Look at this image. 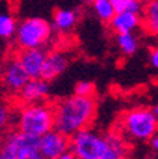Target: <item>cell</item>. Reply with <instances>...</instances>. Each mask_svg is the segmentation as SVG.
<instances>
[{
  "mask_svg": "<svg viewBox=\"0 0 158 159\" xmlns=\"http://www.w3.org/2000/svg\"><path fill=\"white\" fill-rule=\"evenodd\" d=\"M77 159H127L128 145L120 134H103L87 126L70 136V149Z\"/></svg>",
  "mask_w": 158,
  "mask_h": 159,
  "instance_id": "1",
  "label": "cell"
},
{
  "mask_svg": "<svg viewBox=\"0 0 158 159\" xmlns=\"http://www.w3.org/2000/svg\"><path fill=\"white\" fill-rule=\"evenodd\" d=\"M54 129L70 136L90 126L96 118L97 101L94 97L70 95L54 105Z\"/></svg>",
  "mask_w": 158,
  "mask_h": 159,
  "instance_id": "2",
  "label": "cell"
},
{
  "mask_svg": "<svg viewBox=\"0 0 158 159\" xmlns=\"http://www.w3.org/2000/svg\"><path fill=\"white\" fill-rule=\"evenodd\" d=\"M54 128V108L46 101L23 104L17 114V131L40 138Z\"/></svg>",
  "mask_w": 158,
  "mask_h": 159,
  "instance_id": "3",
  "label": "cell"
},
{
  "mask_svg": "<svg viewBox=\"0 0 158 159\" xmlns=\"http://www.w3.org/2000/svg\"><path fill=\"white\" fill-rule=\"evenodd\" d=\"M157 107H138L125 111L120 118V129L122 135L132 141H150L157 134Z\"/></svg>",
  "mask_w": 158,
  "mask_h": 159,
  "instance_id": "4",
  "label": "cell"
},
{
  "mask_svg": "<svg viewBox=\"0 0 158 159\" xmlns=\"http://www.w3.org/2000/svg\"><path fill=\"white\" fill-rule=\"evenodd\" d=\"M53 27L41 17H29L16 26V44L19 48H36L43 47L51 39Z\"/></svg>",
  "mask_w": 158,
  "mask_h": 159,
  "instance_id": "5",
  "label": "cell"
},
{
  "mask_svg": "<svg viewBox=\"0 0 158 159\" xmlns=\"http://www.w3.org/2000/svg\"><path fill=\"white\" fill-rule=\"evenodd\" d=\"M30 77L22 67L20 61L16 56H12L3 61V71H2V81L0 85L3 87L7 95L17 98L19 93L24 87V84L29 81Z\"/></svg>",
  "mask_w": 158,
  "mask_h": 159,
  "instance_id": "6",
  "label": "cell"
},
{
  "mask_svg": "<svg viewBox=\"0 0 158 159\" xmlns=\"http://www.w3.org/2000/svg\"><path fill=\"white\" fill-rule=\"evenodd\" d=\"M69 149L70 138L54 128L39 138V151L46 159H56Z\"/></svg>",
  "mask_w": 158,
  "mask_h": 159,
  "instance_id": "7",
  "label": "cell"
},
{
  "mask_svg": "<svg viewBox=\"0 0 158 159\" xmlns=\"http://www.w3.org/2000/svg\"><path fill=\"white\" fill-rule=\"evenodd\" d=\"M46 54L47 51L43 47H36V48H19V51L14 56L20 61L27 75L30 78H37L41 73Z\"/></svg>",
  "mask_w": 158,
  "mask_h": 159,
  "instance_id": "8",
  "label": "cell"
},
{
  "mask_svg": "<svg viewBox=\"0 0 158 159\" xmlns=\"http://www.w3.org/2000/svg\"><path fill=\"white\" fill-rule=\"evenodd\" d=\"M70 64V58L64 51L60 50H54L46 54L43 67H41V73H40V78L46 80V81H51L60 74H63L67 70Z\"/></svg>",
  "mask_w": 158,
  "mask_h": 159,
  "instance_id": "9",
  "label": "cell"
},
{
  "mask_svg": "<svg viewBox=\"0 0 158 159\" xmlns=\"http://www.w3.org/2000/svg\"><path fill=\"white\" fill-rule=\"evenodd\" d=\"M50 93V85L49 81L40 78H29L22 91L19 93L17 98L22 104H31V102H39V101H44Z\"/></svg>",
  "mask_w": 158,
  "mask_h": 159,
  "instance_id": "10",
  "label": "cell"
},
{
  "mask_svg": "<svg viewBox=\"0 0 158 159\" xmlns=\"http://www.w3.org/2000/svg\"><path fill=\"white\" fill-rule=\"evenodd\" d=\"M141 16L132 11H117L111 20L108 21V26L114 34L120 33H134L141 26Z\"/></svg>",
  "mask_w": 158,
  "mask_h": 159,
  "instance_id": "11",
  "label": "cell"
},
{
  "mask_svg": "<svg viewBox=\"0 0 158 159\" xmlns=\"http://www.w3.org/2000/svg\"><path fill=\"white\" fill-rule=\"evenodd\" d=\"M79 14L73 9H59L53 14V24L51 27L56 29L60 33H69L77 24Z\"/></svg>",
  "mask_w": 158,
  "mask_h": 159,
  "instance_id": "12",
  "label": "cell"
},
{
  "mask_svg": "<svg viewBox=\"0 0 158 159\" xmlns=\"http://www.w3.org/2000/svg\"><path fill=\"white\" fill-rule=\"evenodd\" d=\"M115 41H117L120 51L124 56H132L140 47V40L134 33L115 34Z\"/></svg>",
  "mask_w": 158,
  "mask_h": 159,
  "instance_id": "13",
  "label": "cell"
},
{
  "mask_svg": "<svg viewBox=\"0 0 158 159\" xmlns=\"http://www.w3.org/2000/svg\"><path fill=\"white\" fill-rule=\"evenodd\" d=\"M144 26L148 33L157 34L158 31V2L157 0H151L144 10Z\"/></svg>",
  "mask_w": 158,
  "mask_h": 159,
  "instance_id": "14",
  "label": "cell"
},
{
  "mask_svg": "<svg viewBox=\"0 0 158 159\" xmlns=\"http://www.w3.org/2000/svg\"><path fill=\"white\" fill-rule=\"evenodd\" d=\"M91 3H93V10L97 14V17L104 23H108L115 13L111 2L110 0H91Z\"/></svg>",
  "mask_w": 158,
  "mask_h": 159,
  "instance_id": "15",
  "label": "cell"
},
{
  "mask_svg": "<svg viewBox=\"0 0 158 159\" xmlns=\"http://www.w3.org/2000/svg\"><path fill=\"white\" fill-rule=\"evenodd\" d=\"M16 20L10 14H0V40H10L16 33Z\"/></svg>",
  "mask_w": 158,
  "mask_h": 159,
  "instance_id": "16",
  "label": "cell"
},
{
  "mask_svg": "<svg viewBox=\"0 0 158 159\" xmlns=\"http://www.w3.org/2000/svg\"><path fill=\"white\" fill-rule=\"evenodd\" d=\"M117 11H132V13H142V2L141 0H110Z\"/></svg>",
  "mask_w": 158,
  "mask_h": 159,
  "instance_id": "17",
  "label": "cell"
},
{
  "mask_svg": "<svg viewBox=\"0 0 158 159\" xmlns=\"http://www.w3.org/2000/svg\"><path fill=\"white\" fill-rule=\"evenodd\" d=\"M12 108L6 102L0 101V138L6 134L9 125L12 124Z\"/></svg>",
  "mask_w": 158,
  "mask_h": 159,
  "instance_id": "18",
  "label": "cell"
},
{
  "mask_svg": "<svg viewBox=\"0 0 158 159\" xmlns=\"http://www.w3.org/2000/svg\"><path fill=\"white\" fill-rule=\"evenodd\" d=\"M16 159H46L39 151V146H22L16 153Z\"/></svg>",
  "mask_w": 158,
  "mask_h": 159,
  "instance_id": "19",
  "label": "cell"
},
{
  "mask_svg": "<svg viewBox=\"0 0 158 159\" xmlns=\"http://www.w3.org/2000/svg\"><path fill=\"white\" fill-rule=\"evenodd\" d=\"M96 85L91 81H79L74 88V94L81 97H94Z\"/></svg>",
  "mask_w": 158,
  "mask_h": 159,
  "instance_id": "20",
  "label": "cell"
},
{
  "mask_svg": "<svg viewBox=\"0 0 158 159\" xmlns=\"http://www.w3.org/2000/svg\"><path fill=\"white\" fill-rule=\"evenodd\" d=\"M148 61H150V66H151L152 68H157L158 67V50L155 48V47L151 48V51H150Z\"/></svg>",
  "mask_w": 158,
  "mask_h": 159,
  "instance_id": "21",
  "label": "cell"
},
{
  "mask_svg": "<svg viewBox=\"0 0 158 159\" xmlns=\"http://www.w3.org/2000/svg\"><path fill=\"white\" fill-rule=\"evenodd\" d=\"M0 159H16V155L6 151V149L0 148Z\"/></svg>",
  "mask_w": 158,
  "mask_h": 159,
  "instance_id": "22",
  "label": "cell"
},
{
  "mask_svg": "<svg viewBox=\"0 0 158 159\" xmlns=\"http://www.w3.org/2000/svg\"><path fill=\"white\" fill-rule=\"evenodd\" d=\"M56 159H77V158H76V155H74L71 151H67V152L61 153L60 156H57Z\"/></svg>",
  "mask_w": 158,
  "mask_h": 159,
  "instance_id": "23",
  "label": "cell"
},
{
  "mask_svg": "<svg viewBox=\"0 0 158 159\" xmlns=\"http://www.w3.org/2000/svg\"><path fill=\"white\" fill-rule=\"evenodd\" d=\"M150 145L152 146V149H154V151H157V149H158V136H157V134H155V135L150 139Z\"/></svg>",
  "mask_w": 158,
  "mask_h": 159,
  "instance_id": "24",
  "label": "cell"
},
{
  "mask_svg": "<svg viewBox=\"0 0 158 159\" xmlns=\"http://www.w3.org/2000/svg\"><path fill=\"white\" fill-rule=\"evenodd\" d=\"M2 71H3V60L0 57V81H2Z\"/></svg>",
  "mask_w": 158,
  "mask_h": 159,
  "instance_id": "25",
  "label": "cell"
}]
</instances>
